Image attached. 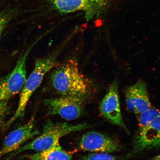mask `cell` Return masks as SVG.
Returning a JSON list of instances; mask_svg holds the SVG:
<instances>
[{"label":"cell","instance_id":"1","mask_svg":"<svg viewBox=\"0 0 160 160\" xmlns=\"http://www.w3.org/2000/svg\"><path fill=\"white\" fill-rule=\"evenodd\" d=\"M71 38V36H70L52 52L37 60L33 71L27 79L21 91L17 111L15 114L6 124L7 127H9L16 120L23 117L30 98L34 92L41 85L46 74L56 67L59 55Z\"/></svg>","mask_w":160,"mask_h":160},{"label":"cell","instance_id":"2","mask_svg":"<svg viewBox=\"0 0 160 160\" xmlns=\"http://www.w3.org/2000/svg\"><path fill=\"white\" fill-rule=\"evenodd\" d=\"M51 82L58 93L85 99L90 91L88 81L80 71L77 61L70 59L52 73Z\"/></svg>","mask_w":160,"mask_h":160},{"label":"cell","instance_id":"3","mask_svg":"<svg viewBox=\"0 0 160 160\" xmlns=\"http://www.w3.org/2000/svg\"><path fill=\"white\" fill-rule=\"evenodd\" d=\"M88 127L89 126L86 123L72 125L67 123H53L51 122H48L41 135L11 153L7 160H9L26 150H34L38 152L49 148L59 142L60 139L63 136L73 132L81 131Z\"/></svg>","mask_w":160,"mask_h":160},{"label":"cell","instance_id":"4","mask_svg":"<svg viewBox=\"0 0 160 160\" xmlns=\"http://www.w3.org/2000/svg\"><path fill=\"white\" fill-rule=\"evenodd\" d=\"M36 39L22 54L11 73L0 79V100L8 101L22 91L27 81L26 62L30 52L42 38Z\"/></svg>","mask_w":160,"mask_h":160},{"label":"cell","instance_id":"5","mask_svg":"<svg viewBox=\"0 0 160 160\" xmlns=\"http://www.w3.org/2000/svg\"><path fill=\"white\" fill-rule=\"evenodd\" d=\"M160 148V114L147 127L137 131L132 148L124 158L131 159L140 154Z\"/></svg>","mask_w":160,"mask_h":160},{"label":"cell","instance_id":"6","mask_svg":"<svg viewBox=\"0 0 160 160\" xmlns=\"http://www.w3.org/2000/svg\"><path fill=\"white\" fill-rule=\"evenodd\" d=\"M118 83L114 81L110 85L107 93L100 103L99 110L103 117L110 123L130 133L123 121L120 106Z\"/></svg>","mask_w":160,"mask_h":160},{"label":"cell","instance_id":"7","mask_svg":"<svg viewBox=\"0 0 160 160\" xmlns=\"http://www.w3.org/2000/svg\"><path fill=\"white\" fill-rule=\"evenodd\" d=\"M84 100L79 97L62 96L46 99L45 104L49 115H58L67 121H71L82 114Z\"/></svg>","mask_w":160,"mask_h":160},{"label":"cell","instance_id":"8","mask_svg":"<svg viewBox=\"0 0 160 160\" xmlns=\"http://www.w3.org/2000/svg\"><path fill=\"white\" fill-rule=\"evenodd\" d=\"M83 151L95 152L113 153L121 151L119 142L111 137L98 132L91 131L84 135L79 144Z\"/></svg>","mask_w":160,"mask_h":160},{"label":"cell","instance_id":"9","mask_svg":"<svg viewBox=\"0 0 160 160\" xmlns=\"http://www.w3.org/2000/svg\"><path fill=\"white\" fill-rule=\"evenodd\" d=\"M125 95L128 111L137 117L152 107L147 86L142 80L128 87Z\"/></svg>","mask_w":160,"mask_h":160},{"label":"cell","instance_id":"10","mask_svg":"<svg viewBox=\"0 0 160 160\" xmlns=\"http://www.w3.org/2000/svg\"><path fill=\"white\" fill-rule=\"evenodd\" d=\"M39 133L35 129V120L32 117L27 123L13 130L6 137L0 150V158L17 151L26 142Z\"/></svg>","mask_w":160,"mask_h":160},{"label":"cell","instance_id":"11","mask_svg":"<svg viewBox=\"0 0 160 160\" xmlns=\"http://www.w3.org/2000/svg\"><path fill=\"white\" fill-rule=\"evenodd\" d=\"M105 2V0H54L55 6L60 11L69 12L84 10L93 13L102 7Z\"/></svg>","mask_w":160,"mask_h":160},{"label":"cell","instance_id":"12","mask_svg":"<svg viewBox=\"0 0 160 160\" xmlns=\"http://www.w3.org/2000/svg\"><path fill=\"white\" fill-rule=\"evenodd\" d=\"M25 158L31 160H72L71 153L62 148L59 142L49 148Z\"/></svg>","mask_w":160,"mask_h":160},{"label":"cell","instance_id":"13","mask_svg":"<svg viewBox=\"0 0 160 160\" xmlns=\"http://www.w3.org/2000/svg\"><path fill=\"white\" fill-rule=\"evenodd\" d=\"M160 114V109L152 107L140 114L137 117L138 121L137 131L147 127Z\"/></svg>","mask_w":160,"mask_h":160},{"label":"cell","instance_id":"14","mask_svg":"<svg viewBox=\"0 0 160 160\" xmlns=\"http://www.w3.org/2000/svg\"><path fill=\"white\" fill-rule=\"evenodd\" d=\"M19 13V11L15 7H8L0 12V38L4 30L9 22Z\"/></svg>","mask_w":160,"mask_h":160},{"label":"cell","instance_id":"15","mask_svg":"<svg viewBox=\"0 0 160 160\" xmlns=\"http://www.w3.org/2000/svg\"><path fill=\"white\" fill-rule=\"evenodd\" d=\"M82 160H119L115 156L107 153H94L83 157Z\"/></svg>","mask_w":160,"mask_h":160},{"label":"cell","instance_id":"16","mask_svg":"<svg viewBox=\"0 0 160 160\" xmlns=\"http://www.w3.org/2000/svg\"><path fill=\"white\" fill-rule=\"evenodd\" d=\"M9 111L7 101L0 100V127L4 125L6 116L8 114Z\"/></svg>","mask_w":160,"mask_h":160},{"label":"cell","instance_id":"17","mask_svg":"<svg viewBox=\"0 0 160 160\" xmlns=\"http://www.w3.org/2000/svg\"><path fill=\"white\" fill-rule=\"evenodd\" d=\"M147 160H160V154Z\"/></svg>","mask_w":160,"mask_h":160}]
</instances>
